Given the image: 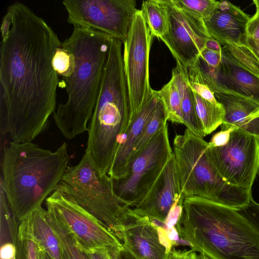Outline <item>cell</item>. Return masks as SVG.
I'll return each instance as SVG.
<instances>
[{
	"label": "cell",
	"mask_w": 259,
	"mask_h": 259,
	"mask_svg": "<svg viewBox=\"0 0 259 259\" xmlns=\"http://www.w3.org/2000/svg\"><path fill=\"white\" fill-rule=\"evenodd\" d=\"M9 7L13 23L0 48L1 132L15 143L31 142L48 128L56 108L59 78L53 59L62 42L27 6Z\"/></svg>",
	"instance_id": "1"
},
{
	"label": "cell",
	"mask_w": 259,
	"mask_h": 259,
	"mask_svg": "<svg viewBox=\"0 0 259 259\" xmlns=\"http://www.w3.org/2000/svg\"><path fill=\"white\" fill-rule=\"evenodd\" d=\"M176 230L209 259H259V234L237 209L201 197L185 198Z\"/></svg>",
	"instance_id": "2"
},
{
	"label": "cell",
	"mask_w": 259,
	"mask_h": 259,
	"mask_svg": "<svg viewBox=\"0 0 259 259\" xmlns=\"http://www.w3.org/2000/svg\"><path fill=\"white\" fill-rule=\"evenodd\" d=\"M113 37L91 28L74 25L71 35L62 42L73 55L75 66L64 82L67 93L53 118L68 140L88 131L99 94L102 76Z\"/></svg>",
	"instance_id": "3"
},
{
	"label": "cell",
	"mask_w": 259,
	"mask_h": 259,
	"mask_svg": "<svg viewBox=\"0 0 259 259\" xmlns=\"http://www.w3.org/2000/svg\"><path fill=\"white\" fill-rule=\"evenodd\" d=\"M70 156L64 142L55 152L31 142H10L2 163L5 191L15 221L19 222L55 190L68 167Z\"/></svg>",
	"instance_id": "4"
},
{
	"label": "cell",
	"mask_w": 259,
	"mask_h": 259,
	"mask_svg": "<svg viewBox=\"0 0 259 259\" xmlns=\"http://www.w3.org/2000/svg\"><path fill=\"white\" fill-rule=\"evenodd\" d=\"M176 161L182 193L185 198L198 196L235 209L247 205L251 190L228 184L214 166L208 143L187 128L174 139Z\"/></svg>",
	"instance_id": "5"
},
{
	"label": "cell",
	"mask_w": 259,
	"mask_h": 259,
	"mask_svg": "<svg viewBox=\"0 0 259 259\" xmlns=\"http://www.w3.org/2000/svg\"><path fill=\"white\" fill-rule=\"evenodd\" d=\"M130 121V104L125 75L103 73L88 130L87 150L103 174H107Z\"/></svg>",
	"instance_id": "6"
},
{
	"label": "cell",
	"mask_w": 259,
	"mask_h": 259,
	"mask_svg": "<svg viewBox=\"0 0 259 259\" xmlns=\"http://www.w3.org/2000/svg\"><path fill=\"white\" fill-rule=\"evenodd\" d=\"M77 202L102 222L122 243L126 207L114 193L111 178L103 174L87 149L79 162L68 166L61 180Z\"/></svg>",
	"instance_id": "7"
},
{
	"label": "cell",
	"mask_w": 259,
	"mask_h": 259,
	"mask_svg": "<svg viewBox=\"0 0 259 259\" xmlns=\"http://www.w3.org/2000/svg\"><path fill=\"white\" fill-rule=\"evenodd\" d=\"M172 155L166 124L129 160L120 177L111 178L114 193L119 201L126 207L137 206Z\"/></svg>",
	"instance_id": "8"
},
{
	"label": "cell",
	"mask_w": 259,
	"mask_h": 259,
	"mask_svg": "<svg viewBox=\"0 0 259 259\" xmlns=\"http://www.w3.org/2000/svg\"><path fill=\"white\" fill-rule=\"evenodd\" d=\"M46 206L85 252L107 250L123 244L102 222L77 202L62 181L46 199Z\"/></svg>",
	"instance_id": "9"
},
{
	"label": "cell",
	"mask_w": 259,
	"mask_h": 259,
	"mask_svg": "<svg viewBox=\"0 0 259 259\" xmlns=\"http://www.w3.org/2000/svg\"><path fill=\"white\" fill-rule=\"evenodd\" d=\"M67 22L106 33L124 43L138 9L133 0H64Z\"/></svg>",
	"instance_id": "10"
},
{
	"label": "cell",
	"mask_w": 259,
	"mask_h": 259,
	"mask_svg": "<svg viewBox=\"0 0 259 259\" xmlns=\"http://www.w3.org/2000/svg\"><path fill=\"white\" fill-rule=\"evenodd\" d=\"M152 37L142 11L138 10L124 43L123 56L130 120L146 102L152 91L149 79V57Z\"/></svg>",
	"instance_id": "11"
},
{
	"label": "cell",
	"mask_w": 259,
	"mask_h": 259,
	"mask_svg": "<svg viewBox=\"0 0 259 259\" xmlns=\"http://www.w3.org/2000/svg\"><path fill=\"white\" fill-rule=\"evenodd\" d=\"M211 161L228 184L251 190L259 168V138L240 130L230 132L228 142L209 147Z\"/></svg>",
	"instance_id": "12"
},
{
	"label": "cell",
	"mask_w": 259,
	"mask_h": 259,
	"mask_svg": "<svg viewBox=\"0 0 259 259\" xmlns=\"http://www.w3.org/2000/svg\"><path fill=\"white\" fill-rule=\"evenodd\" d=\"M168 15L166 33L161 39L185 68L193 65L210 38L202 19L178 8L172 0H161Z\"/></svg>",
	"instance_id": "13"
},
{
	"label": "cell",
	"mask_w": 259,
	"mask_h": 259,
	"mask_svg": "<svg viewBox=\"0 0 259 259\" xmlns=\"http://www.w3.org/2000/svg\"><path fill=\"white\" fill-rule=\"evenodd\" d=\"M164 231L129 208L122 223V242L138 259H166L172 243Z\"/></svg>",
	"instance_id": "14"
},
{
	"label": "cell",
	"mask_w": 259,
	"mask_h": 259,
	"mask_svg": "<svg viewBox=\"0 0 259 259\" xmlns=\"http://www.w3.org/2000/svg\"><path fill=\"white\" fill-rule=\"evenodd\" d=\"M183 195L173 155L143 200L132 208L135 213L165 223L169 213Z\"/></svg>",
	"instance_id": "15"
},
{
	"label": "cell",
	"mask_w": 259,
	"mask_h": 259,
	"mask_svg": "<svg viewBox=\"0 0 259 259\" xmlns=\"http://www.w3.org/2000/svg\"><path fill=\"white\" fill-rule=\"evenodd\" d=\"M250 17L228 1H219L212 13L202 19L210 37L221 45H247V27Z\"/></svg>",
	"instance_id": "16"
},
{
	"label": "cell",
	"mask_w": 259,
	"mask_h": 259,
	"mask_svg": "<svg viewBox=\"0 0 259 259\" xmlns=\"http://www.w3.org/2000/svg\"><path fill=\"white\" fill-rule=\"evenodd\" d=\"M214 95L225 111L221 131L237 129L259 138V103L235 94L214 93Z\"/></svg>",
	"instance_id": "17"
},
{
	"label": "cell",
	"mask_w": 259,
	"mask_h": 259,
	"mask_svg": "<svg viewBox=\"0 0 259 259\" xmlns=\"http://www.w3.org/2000/svg\"><path fill=\"white\" fill-rule=\"evenodd\" d=\"M159 99L156 91L152 90L146 102L130 120L126 133L119 144L108 172V175L111 178H118L122 175L133 152L135 144L154 113Z\"/></svg>",
	"instance_id": "18"
},
{
	"label": "cell",
	"mask_w": 259,
	"mask_h": 259,
	"mask_svg": "<svg viewBox=\"0 0 259 259\" xmlns=\"http://www.w3.org/2000/svg\"><path fill=\"white\" fill-rule=\"evenodd\" d=\"M16 237L34 241L40 250L45 251L52 259H63L60 242L49 220L48 211L41 206L19 223Z\"/></svg>",
	"instance_id": "19"
},
{
	"label": "cell",
	"mask_w": 259,
	"mask_h": 259,
	"mask_svg": "<svg viewBox=\"0 0 259 259\" xmlns=\"http://www.w3.org/2000/svg\"><path fill=\"white\" fill-rule=\"evenodd\" d=\"M222 47V81L226 93L237 94L259 103V75L239 63Z\"/></svg>",
	"instance_id": "20"
},
{
	"label": "cell",
	"mask_w": 259,
	"mask_h": 259,
	"mask_svg": "<svg viewBox=\"0 0 259 259\" xmlns=\"http://www.w3.org/2000/svg\"><path fill=\"white\" fill-rule=\"evenodd\" d=\"M172 71L170 81L163 88L156 91L164 106L167 120L174 123L183 124L182 110V79L183 70L181 65L177 62Z\"/></svg>",
	"instance_id": "21"
},
{
	"label": "cell",
	"mask_w": 259,
	"mask_h": 259,
	"mask_svg": "<svg viewBox=\"0 0 259 259\" xmlns=\"http://www.w3.org/2000/svg\"><path fill=\"white\" fill-rule=\"evenodd\" d=\"M196 110L201 122L204 136L210 134L223 122L225 111L222 105L215 104L193 91Z\"/></svg>",
	"instance_id": "22"
},
{
	"label": "cell",
	"mask_w": 259,
	"mask_h": 259,
	"mask_svg": "<svg viewBox=\"0 0 259 259\" xmlns=\"http://www.w3.org/2000/svg\"><path fill=\"white\" fill-rule=\"evenodd\" d=\"M141 10L153 37L161 39L168 26V13L161 0L143 1Z\"/></svg>",
	"instance_id": "23"
},
{
	"label": "cell",
	"mask_w": 259,
	"mask_h": 259,
	"mask_svg": "<svg viewBox=\"0 0 259 259\" xmlns=\"http://www.w3.org/2000/svg\"><path fill=\"white\" fill-rule=\"evenodd\" d=\"M48 218L59 241L63 259H90L63 224L49 212Z\"/></svg>",
	"instance_id": "24"
},
{
	"label": "cell",
	"mask_w": 259,
	"mask_h": 259,
	"mask_svg": "<svg viewBox=\"0 0 259 259\" xmlns=\"http://www.w3.org/2000/svg\"><path fill=\"white\" fill-rule=\"evenodd\" d=\"M181 66L183 70L182 110L183 124L193 134L203 138L204 136L203 128L197 114L193 93L187 81L185 67L182 65Z\"/></svg>",
	"instance_id": "25"
},
{
	"label": "cell",
	"mask_w": 259,
	"mask_h": 259,
	"mask_svg": "<svg viewBox=\"0 0 259 259\" xmlns=\"http://www.w3.org/2000/svg\"><path fill=\"white\" fill-rule=\"evenodd\" d=\"M192 66L200 72L211 91L213 93H226L222 84L221 64L217 67L210 66L200 56Z\"/></svg>",
	"instance_id": "26"
},
{
	"label": "cell",
	"mask_w": 259,
	"mask_h": 259,
	"mask_svg": "<svg viewBox=\"0 0 259 259\" xmlns=\"http://www.w3.org/2000/svg\"><path fill=\"white\" fill-rule=\"evenodd\" d=\"M180 10L201 19L209 16L217 6L214 0H172Z\"/></svg>",
	"instance_id": "27"
},
{
	"label": "cell",
	"mask_w": 259,
	"mask_h": 259,
	"mask_svg": "<svg viewBox=\"0 0 259 259\" xmlns=\"http://www.w3.org/2000/svg\"><path fill=\"white\" fill-rule=\"evenodd\" d=\"M185 72L188 83L193 91L212 103L220 104L216 100L214 93L208 88L201 74L193 66L185 67Z\"/></svg>",
	"instance_id": "28"
},
{
	"label": "cell",
	"mask_w": 259,
	"mask_h": 259,
	"mask_svg": "<svg viewBox=\"0 0 259 259\" xmlns=\"http://www.w3.org/2000/svg\"><path fill=\"white\" fill-rule=\"evenodd\" d=\"M53 65L63 79L70 77L74 69L75 60L72 54L62 45L59 47L53 59Z\"/></svg>",
	"instance_id": "29"
},
{
	"label": "cell",
	"mask_w": 259,
	"mask_h": 259,
	"mask_svg": "<svg viewBox=\"0 0 259 259\" xmlns=\"http://www.w3.org/2000/svg\"><path fill=\"white\" fill-rule=\"evenodd\" d=\"M221 46L225 48L239 63L259 75V63L247 45L226 44Z\"/></svg>",
	"instance_id": "30"
},
{
	"label": "cell",
	"mask_w": 259,
	"mask_h": 259,
	"mask_svg": "<svg viewBox=\"0 0 259 259\" xmlns=\"http://www.w3.org/2000/svg\"><path fill=\"white\" fill-rule=\"evenodd\" d=\"M14 246V259H40V251L33 241L18 238L13 239Z\"/></svg>",
	"instance_id": "31"
},
{
	"label": "cell",
	"mask_w": 259,
	"mask_h": 259,
	"mask_svg": "<svg viewBox=\"0 0 259 259\" xmlns=\"http://www.w3.org/2000/svg\"><path fill=\"white\" fill-rule=\"evenodd\" d=\"M237 209L253 225L259 234V204L251 197L247 205Z\"/></svg>",
	"instance_id": "32"
},
{
	"label": "cell",
	"mask_w": 259,
	"mask_h": 259,
	"mask_svg": "<svg viewBox=\"0 0 259 259\" xmlns=\"http://www.w3.org/2000/svg\"><path fill=\"white\" fill-rule=\"evenodd\" d=\"M256 13L249 21L247 27V37L259 40V0H253Z\"/></svg>",
	"instance_id": "33"
},
{
	"label": "cell",
	"mask_w": 259,
	"mask_h": 259,
	"mask_svg": "<svg viewBox=\"0 0 259 259\" xmlns=\"http://www.w3.org/2000/svg\"><path fill=\"white\" fill-rule=\"evenodd\" d=\"M106 251L111 259H138L123 244Z\"/></svg>",
	"instance_id": "34"
},
{
	"label": "cell",
	"mask_w": 259,
	"mask_h": 259,
	"mask_svg": "<svg viewBox=\"0 0 259 259\" xmlns=\"http://www.w3.org/2000/svg\"><path fill=\"white\" fill-rule=\"evenodd\" d=\"M200 56L210 66L217 67L221 63V52L212 51L204 48L201 52Z\"/></svg>",
	"instance_id": "35"
},
{
	"label": "cell",
	"mask_w": 259,
	"mask_h": 259,
	"mask_svg": "<svg viewBox=\"0 0 259 259\" xmlns=\"http://www.w3.org/2000/svg\"><path fill=\"white\" fill-rule=\"evenodd\" d=\"M12 23V13L10 8L8 7L7 13L3 18L1 28L2 40L5 39L7 37L10 33Z\"/></svg>",
	"instance_id": "36"
},
{
	"label": "cell",
	"mask_w": 259,
	"mask_h": 259,
	"mask_svg": "<svg viewBox=\"0 0 259 259\" xmlns=\"http://www.w3.org/2000/svg\"><path fill=\"white\" fill-rule=\"evenodd\" d=\"M229 131H222L215 134L208 143L209 147L220 146L225 144L228 141L230 136Z\"/></svg>",
	"instance_id": "37"
},
{
	"label": "cell",
	"mask_w": 259,
	"mask_h": 259,
	"mask_svg": "<svg viewBox=\"0 0 259 259\" xmlns=\"http://www.w3.org/2000/svg\"><path fill=\"white\" fill-rule=\"evenodd\" d=\"M189 251H177L172 248L168 251L166 259H189Z\"/></svg>",
	"instance_id": "38"
},
{
	"label": "cell",
	"mask_w": 259,
	"mask_h": 259,
	"mask_svg": "<svg viewBox=\"0 0 259 259\" xmlns=\"http://www.w3.org/2000/svg\"><path fill=\"white\" fill-rule=\"evenodd\" d=\"M247 45L259 63V40L247 37Z\"/></svg>",
	"instance_id": "39"
},
{
	"label": "cell",
	"mask_w": 259,
	"mask_h": 259,
	"mask_svg": "<svg viewBox=\"0 0 259 259\" xmlns=\"http://www.w3.org/2000/svg\"><path fill=\"white\" fill-rule=\"evenodd\" d=\"M205 48L216 52H221L222 51V47L220 43L211 37L206 40Z\"/></svg>",
	"instance_id": "40"
},
{
	"label": "cell",
	"mask_w": 259,
	"mask_h": 259,
	"mask_svg": "<svg viewBox=\"0 0 259 259\" xmlns=\"http://www.w3.org/2000/svg\"><path fill=\"white\" fill-rule=\"evenodd\" d=\"M85 252L88 254L90 259H111L106 250Z\"/></svg>",
	"instance_id": "41"
},
{
	"label": "cell",
	"mask_w": 259,
	"mask_h": 259,
	"mask_svg": "<svg viewBox=\"0 0 259 259\" xmlns=\"http://www.w3.org/2000/svg\"><path fill=\"white\" fill-rule=\"evenodd\" d=\"M189 259H200L199 255L191 249L189 253Z\"/></svg>",
	"instance_id": "42"
},
{
	"label": "cell",
	"mask_w": 259,
	"mask_h": 259,
	"mask_svg": "<svg viewBox=\"0 0 259 259\" xmlns=\"http://www.w3.org/2000/svg\"><path fill=\"white\" fill-rule=\"evenodd\" d=\"M40 259H52L45 251L40 250Z\"/></svg>",
	"instance_id": "43"
},
{
	"label": "cell",
	"mask_w": 259,
	"mask_h": 259,
	"mask_svg": "<svg viewBox=\"0 0 259 259\" xmlns=\"http://www.w3.org/2000/svg\"><path fill=\"white\" fill-rule=\"evenodd\" d=\"M199 255L200 259H209L208 257H207L206 256H205V255H204L203 254L199 253Z\"/></svg>",
	"instance_id": "44"
},
{
	"label": "cell",
	"mask_w": 259,
	"mask_h": 259,
	"mask_svg": "<svg viewBox=\"0 0 259 259\" xmlns=\"http://www.w3.org/2000/svg\"><path fill=\"white\" fill-rule=\"evenodd\" d=\"M14 257L13 258H2L1 257V259H14Z\"/></svg>",
	"instance_id": "45"
}]
</instances>
